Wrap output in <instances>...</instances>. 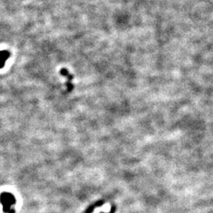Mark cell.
I'll list each match as a JSON object with an SVG mask.
<instances>
[{
    "mask_svg": "<svg viewBox=\"0 0 213 213\" xmlns=\"http://www.w3.org/2000/svg\"><path fill=\"white\" fill-rule=\"evenodd\" d=\"M0 203L5 213H15L14 205L16 199L14 196L9 192H3L0 194Z\"/></svg>",
    "mask_w": 213,
    "mask_h": 213,
    "instance_id": "1",
    "label": "cell"
},
{
    "mask_svg": "<svg viewBox=\"0 0 213 213\" xmlns=\"http://www.w3.org/2000/svg\"><path fill=\"white\" fill-rule=\"evenodd\" d=\"M10 56V53L7 51H0V69L3 68L5 62Z\"/></svg>",
    "mask_w": 213,
    "mask_h": 213,
    "instance_id": "2",
    "label": "cell"
}]
</instances>
